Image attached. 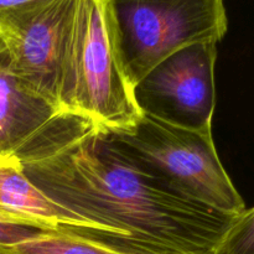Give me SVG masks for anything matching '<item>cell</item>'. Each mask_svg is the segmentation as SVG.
I'll return each mask as SVG.
<instances>
[{
    "label": "cell",
    "instance_id": "30bf717a",
    "mask_svg": "<svg viewBox=\"0 0 254 254\" xmlns=\"http://www.w3.org/2000/svg\"><path fill=\"white\" fill-rule=\"evenodd\" d=\"M215 254H254V210L246 208L237 215Z\"/></svg>",
    "mask_w": 254,
    "mask_h": 254
},
{
    "label": "cell",
    "instance_id": "6da1fadb",
    "mask_svg": "<svg viewBox=\"0 0 254 254\" xmlns=\"http://www.w3.org/2000/svg\"><path fill=\"white\" fill-rule=\"evenodd\" d=\"M15 156L49 197L123 236L127 252L215 254L237 217L176 195L108 130L74 114L60 113Z\"/></svg>",
    "mask_w": 254,
    "mask_h": 254
},
{
    "label": "cell",
    "instance_id": "3957f363",
    "mask_svg": "<svg viewBox=\"0 0 254 254\" xmlns=\"http://www.w3.org/2000/svg\"><path fill=\"white\" fill-rule=\"evenodd\" d=\"M109 133L176 195L226 215L246 210L221 163L212 129L191 130L143 114L129 130Z\"/></svg>",
    "mask_w": 254,
    "mask_h": 254
},
{
    "label": "cell",
    "instance_id": "5b68a950",
    "mask_svg": "<svg viewBox=\"0 0 254 254\" xmlns=\"http://www.w3.org/2000/svg\"><path fill=\"white\" fill-rule=\"evenodd\" d=\"M217 42H196L156 64L133 87L139 111L191 130L212 129Z\"/></svg>",
    "mask_w": 254,
    "mask_h": 254
},
{
    "label": "cell",
    "instance_id": "8fae6325",
    "mask_svg": "<svg viewBox=\"0 0 254 254\" xmlns=\"http://www.w3.org/2000/svg\"><path fill=\"white\" fill-rule=\"evenodd\" d=\"M44 232L46 231L40 230V228L0 222V253L5 248L19 245V243L29 241L31 238L39 237Z\"/></svg>",
    "mask_w": 254,
    "mask_h": 254
},
{
    "label": "cell",
    "instance_id": "8992f818",
    "mask_svg": "<svg viewBox=\"0 0 254 254\" xmlns=\"http://www.w3.org/2000/svg\"><path fill=\"white\" fill-rule=\"evenodd\" d=\"M76 4L77 0H36L0 11V39L11 69L57 108L61 56Z\"/></svg>",
    "mask_w": 254,
    "mask_h": 254
},
{
    "label": "cell",
    "instance_id": "ba28073f",
    "mask_svg": "<svg viewBox=\"0 0 254 254\" xmlns=\"http://www.w3.org/2000/svg\"><path fill=\"white\" fill-rule=\"evenodd\" d=\"M60 113L14 73L0 39V154L19 153Z\"/></svg>",
    "mask_w": 254,
    "mask_h": 254
},
{
    "label": "cell",
    "instance_id": "7c38bea8",
    "mask_svg": "<svg viewBox=\"0 0 254 254\" xmlns=\"http://www.w3.org/2000/svg\"><path fill=\"white\" fill-rule=\"evenodd\" d=\"M31 1H36V0H0V11L21 6V5H25Z\"/></svg>",
    "mask_w": 254,
    "mask_h": 254
},
{
    "label": "cell",
    "instance_id": "52a82bcc",
    "mask_svg": "<svg viewBox=\"0 0 254 254\" xmlns=\"http://www.w3.org/2000/svg\"><path fill=\"white\" fill-rule=\"evenodd\" d=\"M0 222L72 233L126 250L128 242L112 228L82 217L40 190L15 155H0Z\"/></svg>",
    "mask_w": 254,
    "mask_h": 254
},
{
    "label": "cell",
    "instance_id": "9c48e42d",
    "mask_svg": "<svg viewBox=\"0 0 254 254\" xmlns=\"http://www.w3.org/2000/svg\"><path fill=\"white\" fill-rule=\"evenodd\" d=\"M0 254H134L72 233L46 231L39 237L5 248Z\"/></svg>",
    "mask_w": 254,
    "mask_h": 254
},
{
    "label": "cell",
    "instance_id": "4fadbf2b",
    "mask_svg": "<svg viewBox=\"0 0 254 254\" xmlns=\"http://www.w3.org/2000/svg\"><path fill=\"white\" fill-rule=\"evenodd\" d=\"M0 155H1V154H0Z\"/></svg>",
    "mask_w": 254,
    "mask_h": 254
},
{
    "label": "cell",
    "instance_id": "7a4b0ae2",
    "mask_svg": "<svg viewBox=\"0 0 254 254\" xmlns=\"http://www.w3.org/2000/svg\"><path fill=\"white\" fill-rule=\"evenodd\" d=\"M57 104L108 131H127L139 119L119 56L108 0H77L60 64Z\"/></svg>",
    "mask_w": 254,
    "mask_h": 254
},
{
    "label": "cell",
    "instance_id": "277c9868",
    "mask_svg": "<svg viewBox=\"0 0 254 254\" xmlns=\"http://www.w3.org/2000/svg\"><path fill=\"white\" fill-rule=\"evenodd\" d=\"M108 1L131 87L169 55L196 42H218L227 32L225 0Z\"/></svg>",
    "mask_w": 254,
    "mask_h": 254
}]
</instances>
